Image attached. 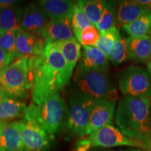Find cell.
Returning a JSON list of instances; mask_svg holds the SVG:
<instances>
[{"label":"cell","instance_id":"6da1fadb","mask_svg":"<svg viewBox=\"0 0 151 151\" xmlns=\"http://www.w3.org/2000/svg\"><path fill=\"white\" fill-rule=\"evenodd\" d=\"M29 66L32 77V103L35 104L63 89L73 73L56 43L46 44L42 56L29 58Z\"/></svg>","mask_w":151,"mask_h":151},{"label":"cell","instance_id":"7a4b0ae2","mask_svg":"<svg viewBox=\"0 0 151 151\" xmlns=\"http://www.w3.org/2000/svg\"><path fill=\"white\" fill-rule=\"evenodd\" d=\"M150 102L148 98L126 96L119 101L116 118L122 133L143 143L148 150H151Z\"/></svg>","mask_w":151,"mask_h":151},{"label":"cell","instance_id":"3957f363","mask_svg":"<svg viewBox=\"0 0 151 151\" xmlns=\"http://www.w3.org/2000/svg\"><path fill=\"white\" fill-rule=\"evenodd\" d=\"M65 103L59 92L47 97L42 102H32L27 107L24 119L37 122L50 137H53L61 127L65 112Z\"/></svg>","mask_w":151,"mask_h":151},{"label":"cell","instance_id":"277c9868","mask_svg":"<svg viewBox=\"0 0 151 151\" xmlns=\"http://www.w3.org/2000/svg\"><path fill=\"white\" fill-rule=\"evenodd\" d=\"M32 86L29 58L16 60L0 72V96L24 99Z\"/></svg>","mask_w":151,"mask_h":151},{"label":"cell","instance_id":"5b68a950","mask_svg":"<svg viewBox=\"0 0 151 151\" xmlns=\"http://www.w3.org/2000/svg\"><path fill=\"white\" fill-rule=\"evenodd\" d=\"M73 79L80 91L97 99L116 101L118 94L111 84L109 74L94 69L77 67Z\"/></svg>","mask_w":151,"mask_h":151},{"label":"cell","instance_id":"8992f818","mask_svg":"<svg viewBox=\"0 0 151 151\" xmlns=\"http://www.w3.org/2000/svg\"><path fill=\"white\" fill-rule=\"evenodd\" d=\"M95 99L83 92H73L69 98L68 127L75 134L86 136V128L93 109Z\"/></svg>","mask_w":151,"mask_h":151},{"label":"cell","instance_id":"52a82bcc","mask_svg":"<svg viewBox=\"0 0 151 151\" xmlns=\"http://www.w3.org/2000/svg\"><path fill=\"white\" fill-rule=\"evenodd\" d=\"M122 93L129 97L151 99V81L148 71L142 67L129 66L119 77Z\"/></svg>","mask_w":151,"mask_h":151},{"label":"cell","instance_id":"ba28073f","mask_svg":"<svg viewBox=\"0 0 151 151\" xmlns=\"http://www.w3.org/2000/svg\"><path fill=\"white\" fill-rule=\"evenodd\" d=\"M83 139L89 150L93 147L113 148L118 146H131L147 150L144 143L127 137L113 125H106L100 128L88 137H83Z\"/></svg>","mask_w":151,"mask_h":151},{"label":"cell","instance_id":"9c48e42d","mask_svg":"<svg viewBox=\"0 0 151 151\" xmlns=\"http://www.w3.org/2000/svg\"><path fill=\"white\" fill-rule=\"evenodd\" d=\"M23 144L24 151H46L50 135L37 122L23 119L14 122Z\"/></svg>","mask_w":151,"mask_h":151},{"label":"cell","instance_id":"30bf717a","mask_svg":"<svg viewBox=\"0 0 151 151\" xmlns=\"http://www.w3.org/2000/svg\"><path fill=\"white\" fill-rule=\"evenodd\" d=\"M115 106V100L95 99L89 122L86 128V135L89 136L100 128L106 125H111L114 116Z\"/></svg>","mask_w":151,"mask_h":151},{"label":"cell","instance_id":"8fae6325","mask_svg":"<svg viewBox=\"0 0 151 151\" xmlns=\"http://www.w3.org/2000/svg\"><path fill=\"white\" fill-rule=\"evenodd\" d=\"M49 21L50 20L42 9L37 4L32 3L22 12L20 29L41 37Z\"/></svg>","mask_w":151,"mask_h":151},{"label":"cell","instance_id":"7c38bea8","mask_svg":"<svg viewBox=\"0 0 151 151\" xmlns=\"http://www.w3.org/2000/svg\"><path fill=\"white\" fill-rule=\"evenodd\" d=\"M46 43L41 37L19 29L16 37V50L20 58L40 57L44 52Z\"/></svg>","mask_w":151,"mask_h":151},{"label":"cell","instance_id":"4fadbf2b","mask_svg":"<svg viewBox=\"0 0 151 151\" xmlns=\"http://www.w3.org/2000/svg\"><path fill=\"white\" fill-rule=\"evenodd\" d=\"M151 10L138 1H119L116 10V27H124Z\"/></svg>","mask_w":151,"mask_h":151},{"label":"cell","instance_id":"5bb4252c","mask_svg":"<svg viewBox=\"0 0 151 151\" xmlns=\"http://www.w3.org/2000/svg\"><path fill=\"white\" fill-rule=\"evenodd\" d=\"M41 37L45 40L46 44L73 39L75 37L71 28V20L67 18L59 20H50Z\"/></svg>","mask_w":151,"mask_h":151},{"label":"cell","instance_id":"9a60e30c","mask_svg":"<svg viewBox=\"0 0 151 151\" xmlns=\"http://www.w3.org/2000/svg\"><path fill=\"white\" fill-rule=\"evenodd\" d=\"M127 60L137 62H149L151 60V39L148 35L140 38L127 39Z\"/></svg>","mask_w":151,"mask_h":151},{"label":"cell","instance_id":"2e32d148","mask_svg":"<svg viewBox=\"0 0 151 151\" xmlns=\"http://www.w3.org/2000/svg\"><path fill=\"white\" fill-rule=\"evenodd\" d=\"M73 1L67 0H42L37 4L42 9L50 20H71Z\"/></svg>","mask_w":151,"mask_h":151},{"label":"cell","instance_id":"e0dca14e","mask_svg":"<svg viewBox=\"0 0 151 151\" xmlns=\"http://www.w3.org/2000/svg\"><path fill=\"white\" fill-rule=\"evenodd\" d=\"M78 67L109 73L108 58L95 46H83Z\"/></svg>","mask_w":151,"mask_h":151},{"label":"cell","instance_id":"ac0fdd59","mask_svg":"<svg viewBox=\"0 0 151 151\" xmlns=\"http://www.w3.org/2000/svg\"><path fill=\"white\" fill-rule=\"evenodd\" d=\"M0 151H24L14 122H0Z\"/></svg>","mask_w":151,"mask_h":151},{"label":"cell","instance_id":"d6986e66","mask_svg":"<svg viewBox=\"0 0 151 151\" xmlns=\"http://www.w3.org/2000/svg\"><path fill=\"white\" fill-rule=\"evenodd\" d=\"M27 106L22 100L0 96V122H10L11 120L24 118Z\"/></svg>","mask_w":151,"mask_h":151},{"label":"cell","instance_id":"ffe728a7","mask_svg":"<svg viewBox=\"0 0 151 151\" xmlns=\"http://www.w3.org/2000/svg\"><path fill=\"white\" fill-rule=\"evenodd\" d=\"M22 12L16 6L0 8V31L18 30L21 25Z\"/></svg>","mask_w":151,"mask_h":151},{"label":"cell","instance_id":"44dd1931","mask_svg":"<svg viewBox=\"0 0 151 151\" xmlns=\"http://www.w3.org/2000/svg\"><path fill=\"white\" fill-rule=\"evenodd\" d=\"M60 52L73 72L77 62L81 57V45L76 38L56 43Z\"/></svg>","mask_w":151,"mask_h":151},{"label":"cell","instance_id":"7402d4cb","mask_svg":"<svg viewBox=\"0 0 151 151\" xmlns=\"http://www.w3.org/2000/svg\"><path fill=\"white\" fill-rule=\"evenodd\" d=\"M123 29L130 37L140 38L148 35L151 29V12L143 15L134 21L125 24Z\"/></svg>","mask_w":151,"mask_h":151},{"label":"cell","instance_id":"603a6c76","mask_svg":"<svg viewBox=\"0 0 151 151\" xmlns=\"http://www.w3.org/2000/svg\"><path fill=\"white\" fill-rule=\"evenodd\" d=\"M91 23L95 26L101 18L104 1L100 0H81L76 1Z\"/></svg>","mask_w":151,"mask_h":151},{"label":"cell","instance_id":"cb8c5ba5","mask_svg":"<svg viewBox=\"0 0 151 151\" xmlns=\"http://www.w3.org/2000/svg\"><path fill=\"white\" fill-rule=\"evenodd\" d=\"M116 9L114 1H104L101 18L96 25L100 32H105L116 27Z\"/></svg>","mask_w":151,"mask_h":151},{"label":"cell","instance_id":"d4e9b609","mask_svg":"<svg viewBox=\"0 0 151 151\" xmlns=\"http://www.w3.org/2000/svg\"><path fill=\"white\" fill-rule=\"evenodd\" d=\"M120 37H121V35L116 27L105 32H100L99 40L95 47L108 58L114 47L115 41Z\"/></svg>","mask_w":151,"mask_h":151},{"label":"cell","instance_id":"484cf974","mask_svg":"<svg viewBox=\"0 0 151 151\" xmlns=\"http://www.w3.org/2000/svg\"><path fill=\"white\" fill-rule=\"evenodd\" d=\"M71 25L73 35H75L77 41L80 37L81 32L85 29L90 27V26H94L90 21L89 19L87 18L86 14L80 9L76 2L73 4L71 18Z\"/></svg>","mask_w":151,"mask_h":151},{"label":"cell","instance_id":"4316f807","mask_svg":"<svg viewBox=\"0 0 151 151\" xmlns=\"http://www.w3.org/2000/svg\"><path fill=\"white\" fill-rule=\"evenodd\" d=\"M18 30L0 31V48L10 55L13 60L21 58L16 50V37Z\"/></svg>","mask_w":151,"mask_h":151},{"label":"cell","instance_id":"83f0119b","mask_svg":"<svg viewBox=\"0 0 151 151\" xmlns=\"http://www.w3.org/2000/svg\"><path fill=\"white\" fill-rule=\"evenodd\" d=\"M127 59V39L122 37L115 41L114 47L108 60L112 62L113 65H119Z\"/></svg>","mask_w":151,"mask_h":151},{"label":"cell","instance_id":"f1b7e54d","mask_svg":"<svg viewBox=\"0 0 151 151\" xmlns=\"http://www.w3.org/2000/svg\"><path fill=\"white\" fill-rule=\"evenodd\" d=\"M100 36V32L95 26L87 27L81 34L78 41L83 46H95Z\"/></svg>","mask_w":151,"mask_h":151},{"label":"cell","instance_id":"f546056e","mask_svg":"<svg viewBox=\"0 0 151 151\" xmlns=\"http://www.w3.org/2000/svg\"><path fill=\"white\" fill-rule=\"evenodd\" d=\"M14 60L10 55H9L7 52H4L0 48V72L10 65V64Z\"/></svg>","mask_w":151,"mask_h":151},{"label":"cell","instance_id":"4dcf8cb0","mask_svg":"<svg viewBox=\"0 0 151 151\" xmlns=\"http://www.w3.org/2000/svg\"><path fill=\"white\" fill-rule=\"evenodd\" d=\"M138 2L145 5L151 10V0H139Z\"/></svg>","mask_w":151,"mask_h":151},{"label":"cell","instance_id":"1f68e13d","mask_svg":"<svg viewBox=\"0 0 151 151\" xmlns=\"http://www.w3.org/2000/svg\"><path fill=\"white\" fill-rule=\"evenodd\" d=\"M147 67H148V71L149 76H150V78L151 81V62H149L147 63Z\"/></svg>","mask_w":151,"mask_h":151},{"label":"cell","instance_id":"d6a6232c","mask_svg":"<svg viewBox=\"0 0 151 151\" xmlns=\"http://www.w3.org/2000/svg\"><path fill=\"white\" fill-rule=\"evenodd\" d=\"M114 151H143V150H137V149H130V150H114Z\"/></svg>","mask_w":151,"mask_h":151},{"label":"cell","instance_id":"836d02e7","mask_svg":"<svg viewBox=\"0 0 151 151\" xmlns=\"http://www.w3.org/2000/svg\"><path fill=\"white\" fill-rule=\"evenodd\" d=\"M148 35L149 36V37H150V39H151V29H150V31H149V32H148Z\"/></svg>","mask_w":151,"mask_h":151},{"label":"cell","instance_id":"e575fe53","mask_svg":"<svg viewBox=\"0 0 151 151\" xmlns=\"http://www.w3.org/2000/svg\"><path fill=\"white\" fill-rule=\"evenodd\" d=\"M150 62H151V60H150Z\"/></svg>","mask_w":151,"mask_h":151}]
</instances>
